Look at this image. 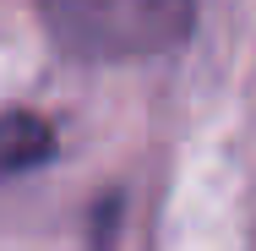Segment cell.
<instances>
[{
	"label": "cell",
	"mask_w": 256,
	"mask_h": 251,
	"mask_svg": "<svg viewBox=\"0 0 256 251\" xmlns=\"http://www.w3.org/2000/svg\"><path fill=\"white\" fill-rule=\"evenodd\" d=\"M54 44L88 60H131L186 39L196 0H38Z\"/></svg>",
	"instance_id": "cell-1"
},
{
	"label": "cell",
	"mask_w": 256,
	"mask_h": 251,
	"mask_svg": "<svg viewBox=\"0 0 256 251\" xmlns=\"http://www.w3.org/2000/svg\"><path fill=\"white\" fill-rule=\"evenodd\" d=\"M50 126L38 115H0V175H16V169H33L44 153H50Z\"/></svg>",
	"instance_id": "cell-2"
}]
</instances>
